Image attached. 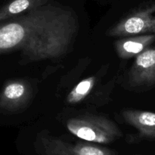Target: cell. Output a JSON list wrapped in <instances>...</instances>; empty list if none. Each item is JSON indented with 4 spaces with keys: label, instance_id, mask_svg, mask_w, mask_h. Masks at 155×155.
Here are the masks:
<instances>
[{
    "label": "cell",
    "instance_id": "cell-7",
    "mask_svg": "<svg viewBox=\"0 0 155 155\" xmlns=\"http://www.w3.org/2000/svg\"><path fill=\"white\" fill-rule=\"evenodd\" d=\"M154 41V33L135 35L118 40L115 42L114 46L119 57L121 59H130L142 53Z\"/></svg>",
    "mask_w": 155,
    "mask_h": 155
},
{
    "label": "cell",
    "instance_id": "cell-8",
    "mask_svg": "<svg viewBox=\"0 0 155 155\" xmlns=\"http://www.w3.org/2000/svg\"><path fill=\"white\" fill-rule=\"evenodd\" d=\"M124 120L138 130L141 137L155 139V112L127 109L122 113Z\"/></svg>",
    "mask_w": 155,
    "mask_h": 155
},
{
    "label": "cell",
    "instance_id": "cell-6",
    "mask_svg": "<svg viewBox=\"0 0 155 155\" xmlns=\"http://www.w3.org/2000/svg\"><path fill=\"white\" fill-rule=\"evenodd\" d=\"M32 88L23 80L7 82L0 92V110L17 111L26 106L31 98Z\"/></svg>",
    "mask_w": 155,
    "mask_h": 155
},
{
    "label": "cell",
    "instance_id": "cell-2",
    "mask_svg": "<svg viewBox=\"0 0 155 155\" xmlns=\"http://www.w3.org/2000/svg\"><path fill=\"white\" fill-rule=\"evenodd\" d=\"M66 127L74 136L94 144H110L123 136L122 131L117 125L102 115L74 117L67 122Z\"/></svg>",
    "mask_w": 155,
    "mask_h": 155
},
{
    "label": "cell",
    "instance_id": "cell-10",
    "mask_svg": "<svg viewBox=\"0 0 155 155\" xmlns=\"http://www.w3.org/2000/svg\"><path fill=\"white\" fill-rule=\"evenodd\" d=\"M95 82V76H90L82 80L68 94L67 102L71 104H76L84 100L92 91Z\"/></svg>",
    "mask_w": 155,
    "mask_h": 155
},
{
    "label": "cell",
    "instance_id": "cell-4",
    "mask_svg": "<svg viewBox=\"0 0 155 155\" xmlns=\"http://www.w3.org/2000/svg\"><path fill=\"white\" fill-rule=\"evenodd\" d=\"M155 33V2L138 9L110 27L109 36H130Z\"/></svg>",
    "mask_w": 155,
    "mask_h": 155
},
{
    "label": "cell",
    "instance_id": "cell-3",
    "mask_svg": "<svg viewBox=\"0 0 155 155\" xmlns=\"http://www.w3.org/2000/svg\"><path fill=\"white\" fill-rule=\"evenodd\" d=\"M35 147L41 155H117L111 149L94 143L73 144L44 132L37 135Z\"/></svg>",
    "mask_w": 155,
    "mask_h": 155
},
{
    "label": "cell",
    "instance_id": "cell-1",
    "mask_svg": "<svg viewBox=\"0 0 155 155\" xmlns=\"http://www.w3.org/2000/svg\"><path fill=\"white\" fill-rule=\"evenodd\" d=\"M0 22V54L18 50L27 62L61 57L78 31L75 13L68 7L45 4Z\"/></svg>",
    "mask_w": 155,
    "mask_h": 155
},
{
    "label": "cell",
    "instance_id": "cell-5",
    "mask_svg": "<svg viewBox=\"0 0 155 155\" xmlns=\"http://www.w3.org/2000/svg\"><path fill=\"white\" fill-rule=\"evenodd\" d=\"M133 86L155 84V47H148L136 56L129 72Z\"/></svg>",
    "mask_w": 155,
    "mask_h": 155
},
{
    "label": "cell",
    "instance_id": "cell-9",
    "mask_svg": "<svg viewBox=\"0 0 155 155\" xmlns=\"http://www.w3.org/2000/svg\"><path fill=\"white\" fill-rule=\"evenodd\" d=\"M48 0H12L0 9V22L46 4Z\"/></svg>",
    "mask_w": 155,
    "mask_h": 155
}]
</instances>
